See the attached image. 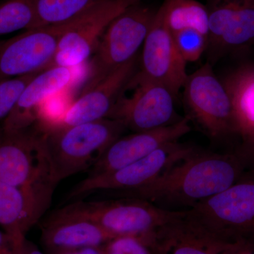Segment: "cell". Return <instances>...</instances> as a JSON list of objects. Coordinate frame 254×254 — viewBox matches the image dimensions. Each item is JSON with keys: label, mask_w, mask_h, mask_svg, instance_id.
Masks as SVG:
<instances>
[{"label": "cell", "mask_w": 254, "mask_h": 254, "mask_svg": "<svg viewBox=\"0 0 254 254\" xmlns=\"http://www.w3.org/2000/svg\"><path fill=\"white\" fill-rule=\"evenodd\" d=\"M139 0H120L98 5L67 22L60 38L52 66L73 68L94 54L101 37L112 21Z\"/></svg>", "instance_id": "cell-11"}, {"label": "cell", "mask_w": 254, "mask_h": 254, "mask_svg": "<svg viewBox=\"0 0 254 254\" xmlns=\"http://www.w3.org/2000/svg\"><path fill=\"white\" fill-rule=\"evenodd\" d=\"M247 170L237 152L196 150L128 196L148 200L168 210H187L231 187L247 175Z\"/></svg>", "instance_id": "cell-1"}, {"label": "cell", "mask_w": 254, "mask_h": 254, "mask_svg": "<svg viewBox=\"0 0 254 254\" xmlns=\"http://www.w3.org/2000/svg\"><path fill=\"white\" fill-rule=\"evenodd\" d=\"M74 76L73 68L52 66L38 73L23 90L14 109L1 123L8 131L34 125L45 103L69 86Z\"/></svg>", "instance_id": "cell-18"}, {"label": "cell", "mask_w": 254, "mask_h": 254, "mask_svg": "<svg viewBox=\"0 0 254 254\" xmlns=\"http://www.w3.org/2000/svg\"><path fill=\"white\" fill-rule=\"evenodd\" d=\"M237 153L243 159L247 169L254 173V135L245 138V144Z\"/></svg>", "instance_id": "cell-27"}, {"label": "cell", "mask_w": 254, "mask_h": 254, "mask_svg": "<svg viewBox=\"0 0 254 254\" xmlns=\"http://www.w3.org/2000/svg\"><path fill=\"white\" fill-rule=\"evenodd\" d=\"M16 254H44L34 243L25 239L17 246Z\"/></svg>", "instance_id": "cell-30"}, {"label": "cell", "mask_w": 254, "mask_h": 254, "mask_svg": "<svg viewBox=\"0 0 254 254\" xmlns=\"http://www.w3.org/2000/svg\"><path fill=\"white\" fill-rule=\"evenodd\" d=\"M41 72L33 73L0 81V123H2L14 109L21 93L28 83Z\"/></svg>", "instance_id": "cell-24"}, {"label": "cell", "mask_w": 254, "mask_h": 254, "mask_svg": "<svg viewBox=\"0 0 254 254\" xmlns=\"http://www.w3.org/2000/svg\"><path fill=\"white\" fill-rule=\"evenodd\" d=\"M79 254H105L104 247H88L78 250Z\"/></svg>", "instance_id": "cell-31"}, {"label": "cell", "mask_w": 254, "mask_h": 254, "mask_svg": "<svg viewBox=\"0 0 254 254\" xmlns=\"http://www.w3.org/2000/svg\"><path fill=\"white\" fill-rule=\"evenodd\" d=\"M54 254H79L78 250L64 251Z\"/></svg>", "instance_id": "cell-32"}, {"label": "cell", "mask_w": 254, "mask_h": 254, "mask_svg": "<svg viewBox=\"0 0 254 254\" xmlns=\"http://www.w3.org/2000/svg\"><path fill=\"white\" fill-rule=\"evenodd\" d=\"M190 218L215 236L232 243L254 233V173L231 187L187 209Z\"/></svg>", "instance_id": "cell-5"}, {"label": "cell", "mask_w": 254, "mask_h": 254, "mask_svg": "<svg viewBox=\"0 0 254 254\" xmlns=\"http://www.w3.org/2000/svg\"><path fill=\"white\" fill-rule=\"evenodd\" d=\"M18 245L11 235L0 228V254H16Z\"/></svg>", "instance_id": "cell-28"}, {"label": "cell", "mask_w": 254, "mask_h": 254, "mask_svg": "<svg viewBox=\"0 0 254 254\" xmlns=\"http://www.w3.org/2000/svg\"><path fill=\"white\" fill-rule=\"evenodd\" d=\"M67 23L27 30L0 42V81L51 67Z\"/></svg>", "instance_id": "cell-10"}, {"label": "cell", "mask_w": 254, "mask_h": 254, "mask_svg": "<svg viewBox=\"0 0 254 254\" xmlns=\"http://www.w3.org/2000/svg\"><path fill=\"white\" fill-rule=\"evenodd\" d=\"M196 150L179 141L169 143L125 168L98 176L86 177L73 187L66 199L74 201L97 193L110 191L129 195Z\"/></svg>", "instance_id": "cell-7"}, {"label": "cell", "mask_w": 254, "mask_h": 254, "mask_svg": "<svg viewBox=\"0 0 254 254\" xmlns=\"http://www.w3.org/2000/svg\"><path fill=\"white\" fill-rule=\"evenodd\" d=\"M0 181L26 189L51 203L58 182L46 143L35 124L8 131L0 125Z\"/></svg>", "instance_id": "cell-2"}, {"label": "cell", "mask_w": 254, "mask_h": 254, "mask_svg": "<svg viewBox=\"0 0 254 254\" xmlns=\"http://www.w3.org/2000/svg\"><path fill=\"white\" fill-rule=\"evenodd\" d=\"M223 82L231 98L237 133L244 138L254 135V66L241 68Z\"/></svg>", "instance_id": "cell-20"}, {"label": "cell", "mask_w": 254, "mask_h": 254, "mask_svg": "<svg viewBox=\"0 0 254 254\" xmlns=\"http://www.w3.org/2000/svg\"><path fill=\"white\" fill-rule=\"evenodd\" d=\"M222 254H254V247L240 240L230 244Z\"/></svg>", "instance_id": "cell-29"}, {"label": "cell", "mask_w": 254, "mask_h": 254, "mask_svg": "<svg viewBox=\"0 0 254 254\" xmlns=\"http://www.w3.org/2000/svg\"><path fill=\"white\" fill-rule=\"evenodd\" d=\"M36 28L37 0H5L0 3V36Z\"/></svg>", "instance_id": "cell-23"}, {"label": "cell", "mask_w": 254, "mask_h": 254, "mask_svg": "<svg viewBox=\"0 0 254 254\" xmlns=\"http://www.w3.org/2000/svg\"><path fill=\"white\" fill-rule=\"evenodd\" d=\"M40 227L42 245L48 254L103 247L115 238L71 203L50 213L42 220Z\"/></svg>", "instance_id": "cell-14"}, {"label": "cell", "mask_w": 254, "mask_h": 254, "mask_svg": "<svg viewBox=\"0 0 254 254\" xmlns=\"http://www.w3.org/2000/svg\"><path fill=\"white\" fill-rule=\"evenodd\" d=\"M80 213L113 237L138 236L152 233L181 216L185 210L160 208L138 198L72 201Z\"/></svg>", "instance_id": "cell-6"}, {"label": "cell", "mask_w": 254, "mask_h": 254, "mask_svg": "<svg viewBox=\"0 0 254 254\" xmlns=\"http://www.w3.org/2000/svg\"></svg>", "instance_id": "cell-33"}, {"label": "cell", "mask_w": 254, "mask_h": 254, "mask_svg": "<svg viewBox=\"0 0 254 254\" xmlns=\"http://www.w3.org/2000/svg\"><path fill=\"white\" fill-rule=\"evenodd\" d=\"M148 235L120 236L113 238L104 247L105 254H154Z\"/></svg>", "instance_id": "cell-26"}, {"label": "cell", "mask_w": 254, "mask_h": 254, "mask_svg": "<svg viewBox=\"0 0 254 254\" xmlns=\"http://www.w3.org/2000/svg\"><path fill=\"white\" fill-rule=\"evenodd\" d=\"M187 64L157 10L143 45L141 68L136 74L167 87L177 98L188 76Z\"/></svg>", "instance_id": "cell-13"}, {"label": "cell", "mask_w": 254, "mask_h": 254, "mask_svg": "<svg viewBox=\"0 0 254 254\" xmlns=\"http://www.w3.org/2000/svg\"><path fill=\"white\" fill-rule=\"evenodd\" d=\"M50 203L31 190L0 181V228L21 243Z\"/></svg>", "instance_id": "cell-19"}, {"label": "cell", "mask_w": 254, "mask_h": 254, "mask_svg": "<svg viewBox=\"0 0 254 254\" xmlns=\"http://www.w3.org/2000/svg\"><path fill=\"white\" fill-rule=\"evenodd\" d=\"M137 57L114 70L68 107L53 128H63L109 118L119 97L136 70ZM48 130V131H49Z\"/></svg>", "instance_id": "cell-16"}, {"label": "cell", "mask_w": 254, "mask_h": 254, "mask_svg": "<svg viewBox=\"0 0 254 254\" xmlns=\"http://www.w3.org/2000/svg\"><path fill=\"white\" fill-rule=\"evenodd\" d=\"M127 129L123 122L105 118L46 132V143L58 182L89 170Z\"/></svg>", "instance_id": "cell-3"}, {"label": "cell", "mask_w": 254, "mask_h": 254, "mask_svg": "<svg viewBox=\"0 0 254 254\" xmlns=\"http://www.w3.org/2000/svg\"><path fill=\"white\" fill-rule=\"evenodd\" d=\"M184 103L189 114L212 138L237 133L231 98L223 82L207 62L188 75L183 88Z\"/></svg>", "instance_id": "cell-8"}, {"label": "cell", "mask_w": 254, "mask_h": 254, "mask_svg": "<svg viewBox=\"0 0 254 254\" xmlns=\"http://www.w3.org/2000/svg\"><path fill=\"white\" fill-rule=\"evenodd\" d=\"M210 64L230 50L254 42V0H208Z\"/></svg>", "instance_id": "cell-12"}, {"label": "cell", "mask_w": 254, "mask_h": 254, "mask_svg": "<svg viewBox=\"0 0 254 254\" xmlns=\"http://www.w3.org/2000/svg\"><path fill=\"white\" fill-rule=\"evenodd\" d=\"M190 123V119L187 116L169 126L119 137L88 170L87 177L98 176L125 168L164 145L178 141L191 130Z\"/></svg>", "instance_id": "cell-15"}, {"label": "cell", "mask_w": 254, "mask_h": 254, "mask_svg": "<svg viewBox=\"0 0 254 254\" xmlns=\"http://www.w3.org/2000/svg\"><path fill=\"white\" fill-rule=\"evenodd\" d=\"M158 11L165 26L173 34L182 30L194 29L208 38L206 5L197 0H165Z\"/></svg>", "instance_id": "cell-21"}, {"label": "cell", "mask_w": 254, "mask_h": 254, "mask_svg": "<svg viewBox=\"0 0 254 254\" xmlns=\"http://www.w3.org/2000/svg\"><path fill=\"white\" fill-rule=\"evenodd\" d=\"M120 0H37L38 28L67 23L103 3Z\"/></svg>", "instance_id": "cell-22"}, {"label": "cell", "mask_w": 254, "mask_h": 254, "mask_svg": "<svg viewBox=\"0 0 254 254\" xmlns=\"http://www.w3.org/2000/svg\"><path fill=\"white\" fill-rule=\"evenodd\" d=\"M148 237L154 254H222L232 244L190 218L187 210Z\"/></svg>", "instance_id": "cell-17"}, {"label": "cell", "mask_w": 254, "mask_h": 254, "mask_svg": "<svg viewBox=\"0 0 254 254\" xmlns=\"http://www.w3.org/2000/svg\"><path fill=\"white\" fill-rule=\"evenodd\" d=\"M173 35L177 49L187 63L198 61L206 51L208 38L199 31L185 29Z\"/></svg>", "instance_id": "cell-25"}, {"label": "cell", "mask_w": 254, "mask_h": 254, "mask_svg": "<svg viewBox=\"0 0 254 254\" xmlns=\"http://www.w3.org/2000/svg\"><path fill=\"white\" fill-rule=\"evenodd\" d=\"M122 92L109 118L123 122L127 129L148 131L177 123V97L158 82L141 77L135 72Z\"/></svg>", "instance_id": "cell-9"}, {"label": "cell", "mask_w": 254, "mask_h": 254, "mask_svg": "<svg viewBox=\"0 0 254 254\" xmlns=\"http://www.w3.org/2000/svg\"><path fill=\"white\" fill-rule=\"evenodd\" d=\"M157 10L133 3L106 28L92 60L89 78L83 91L99 83L114 70L136 58L154 21Z\"/></svg>", "instance_id": "cell-4"}]
</instances>
